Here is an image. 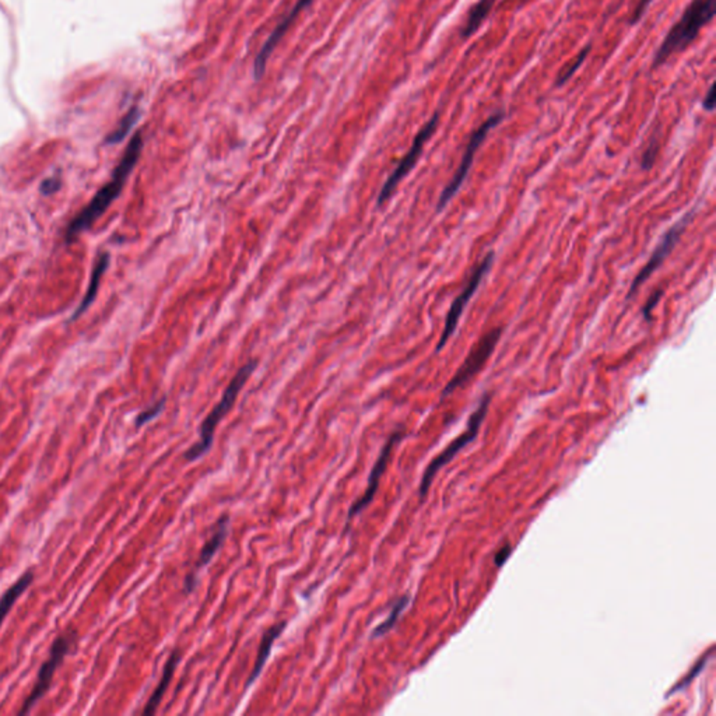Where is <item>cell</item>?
I'll list each match as a JSON object with an SVG mask.
<instances>
[{
  "label": "cell",
  "mask_w": 716,
  "mask_h": 716,
  "mask_svg": "<svg viewBox=\"0 0 716 716\" xmlns=\"http://www.w3.org/2000/svg\"><path fill=\"white\" fill-rule=\"evenodd\" d=\"M143 147L141 133H136L129 146L125 150L123 157L116 165L112 178L108 183H105L92 197V200L71 220V223L66 228V239L71 241L85 230H88L111 206V203L119 196L122 192L126 179L129 178L132 169L134 168Z\"/></svg>",
  "instance_id": "1"
},
{
  "label": "cell",
  "mask_w": 716,
  "mask_h": 716,
  "mask_svg": "<svg viewBox=\"0 0 716 716\" xmlns=\"http://www.w3.org/2000/svg\"><path fill=\"white\" fill-rule=\"evenodd\" d=\"M715 11V0H693L658 48L652 67L658 69L673 55L686 50L700 31L713 21Z\"/></svg>",
  "instance_id": "2"
},
{
  "label": "cell",
  "mask_w": 716,
  "mask_h": 716,
  "mask_svg": "<svg viewBox=\"0 0 716 716\" xmlns=\"http://www.w3.org/2000/svg\"><path fill=\"white\" fill-rule=\"evenodd\" d=\"M256 364H258L256 361H249L248 364H245L235 374V377L232 378V381L227 386V389H225L220 403L203 420V423L200 426V431H199V441L186 451L185 459L188 462H195V461L200 459L204 454H207L210 451L213 440H214V431H216L218 423L224 419V416L234 406L238 393L241 392V389L244 388V385L246 384V381L249 379V377L255 371Z\"/></svg>",
  "instance_id": "3"
},
{
  "label": "cell",
  "mask_w": 716,
  "mask_h": 716,
  "mask_svg": "<svg viewBox=\"0 0 716 716\" xmlns=\"http://www.w3.org/2000/svg\"><path fill=\"white\" fill-rule=\"evenodd\" d=\"M490 402H491V396L490 395H486L482 402L479 403L477 409L475 410V413L470 416L469 419V423H468V428L463 434H461L458 438H455L438 456H435L433 459V462L427 466L424 475H423V479H421V484H420V497L424 498L430 490V486L434 480V477L437 476V473L440 472V469L442 466H445L447 463H449L455 456L456 454H459V451H462L468 444H470L479 434V430L482 427V423L487 414V410H489V406H490Z\"/></svg>",
  "instance_id": "4"
},
{
  "label": "cell",
  "mask_w": 716,
  "mask_h": 716,
  "mask_svg": "<svg viewBox=\"0 0 716 716\" xmlns=\"http://www.w3.org/2000/svg\"><path fill=\"white\" fill-rule=\"evenodd\" d=\"M76 640H77L76 633L74 631H69V633H64V634L59 636L53 641V644L50 647L49 658L41 666V669L38 672V678H36L35 686H34L32 692L29 693V696L27 697V700L22 703V707H21V710L18 713L20 715L27 714L48 693L56 669L59 668V665L62 664L64 657L71 651V648L76 644Z\"/></svg>",
  "instance_id": "5"
},
{
  "label": "cell",
  "mask_w": 716,
  "mask_h": 716,
  "mask_svg": "<svg viewBox=\"0 0 716 716\" xmlns=\"http://www.w3.org/2000/svg\"><path fill=\"white\" fill-rule=\"evenodd\" d=\"M505 113L503 111L497 112V113H493L486 122H483L477 130L472 134L469 143H468V147L465 150V154L462 157V161L452 178V181L445 186V189L442 190L441 196H440V200H438V204H437V210L441 211L451 200L452 197L458 193V190L462 188L469 171H470V167L473 164V160H475V155L479 150V147L483 144V141L486 140L489 132L491 129H494L497 125L501 123V120L504 119Z\"/></svg>",
  "instance_id": "6"
},
{
  "label": "cell",
  "mask_w": 716,
  "mask_h": 716,
  "mask_svg": "<svg viewBox=\"0 0 716 716\" xmlns=\"http://www.w3.org/2000/svg\"><path fill=\"white\" fill-rule=\"evenodd\" d=\"M503 335V330L501 328H497V329H491L489 333H486L480 340L479 343L473 347V350L469 353V356L466 357V360L463 361V364L461 365V368L456 371V374L454 375V378L448 382V385L445 386L444 392H442V398H447L448 395H451L452 392H455L456 389L462 388L463 385H466L473 377L477 375V372L484 367V364L487 363V360L491 357L493 351L496 350L498 342H500V337Z\"/></svg>",
  "instance_id": "7"
},
{
  "label": "cell",
  "mask_w": 716,
  "mask_h": 716,
  "mask_svg": "<svg viewBox=\"0 0 716 716\" xmlns=\"http://www.w3.org/2000/svg\"><path fill=\"white\" fill-rule=\"evenodd\" d=\"M438 122H440V113L435 112L433 115V118L420 129V132L417 133V136H416L410 150L407 151V154L400 160V162L398 164L395 171L385 181V183H384V186H382V189L379 192L378 200H377L378 206L385 203L392 196V193L395 192V189L398 188L400 181L413 169V167L416 165L419 157L421 155V151H423L426 143L434 134V132H435V129L438 126Z\"/></svg>",
  "instance_id": "8"
},
{
  "label": "cell",
  "mask_w": 716,
  "mask_h": 716,
  "mask_svg": "<svg viewBox=\"0 0 716 716\" xmlns=\"http://www.w3.org/2000/svg\"><path fill=\"white\" fill-rule=\"evenodd\" d=\"M493 262H494V252H489L486 255V258L480 262V265L476 267V270L473 272L470 280L468 281V284L465 286V288L462 290V293L455 298V301L452 302L451 305V309L447 315V319H445V326H444V330H442V336L440 339V343L437 346V351L442 350V347L447 344V342L449 340V337L454 335V332L456 330V326L459 323V319L468 305V302L470 301V298L475 295V293L477 291L479 286L482 284V280L486 277V274L489 273V270L491 269L493 266Z\"/></svg>",
  "instance_id": "9"
},
{
  "label": "cell",
  "mask_w": 716,
  "mask_h": 716,
  "mask_svg": "<svg viewBox=\"0 0 716 716\" xmlns=\"http://www.w3.org/2000/svg\"><path fill=\"white\" fill-rule=\"evenodd\" d=\"M694 211H690L689 214H686L679 223H676L664 237V239L661 241V244L658 245V248L655 249V252L652 253V258L647 262V265L643 267V270L637 274V277L634 279L631 287H630V291L627 294V298H631L637 290L654 274V272L664 263V260L669 256V253L673 251V248L676 246L678 241L680 239L682 234L685 232L686 227L689 225V223L692 221V217H693Z\"/></svg>",
  "instance_id": "10"
},
{
  "label": "cell",
  "mask_w": 716,
  "mask_h": 716,
  "mask_svg": "<svg viewBox=\"0 0 716 716\" xmlns=\"http://www.w3.org/2000/svg\"><path fill=\"white\" fill-rule=\"evenodd\" d=\"M403 437H405V433H403V431H396V433H393V434L389 437V440H388V442L385 444V447L382 448V452H381L379 458L377 459V462H375V465H374V468H372V470H371V475H370V477H368V486H367V489H365V491H364L363 497H361V498H358V500H357V501L351 505V508H350V511H349V517H347V529H349V525H350L351 519H353V518H356L360 512H363V511H364V510H365V508H367V507L372 503V500H374V497H375V494H377V491H378V487H379V480H381V477H382V475H384V472H385V469H386V465H388V462H389V459H391L392 449H393V447H395V445H396V444H398V442H399Z\"/></svg>",
  "instance_id": "11"
},
{
  "label": "cell",
  "mask_w": 716,
  "mask_h": 716,
  "mask_svg": "<svg viewBox=\"0 0 716 716\" xmlns=\"http://www.w3.org/2000/svg\"><path fill=\"white\" fill-rule=\"evenodd\" d=\"M312 0H297V4L290 10V13L281 20V22L276 27V29L272 32V35L267 38V41L265 42V45L262 46V49L259 50L258 56L255 57V63H253V74H255V78L259 80L263 73H265V69H266V64H267V60L272 55V52L274 50V48L277 46V43L280 42V39L284 36V34L287 32V29L291 27V24L294 22L295 17L301 13V10L304 7H307Z\"/></svg>",
  "instance_id": "12"
},
{
  "label": "cell",
  "mask_w": 716,
  "mask_h": 716,
  "mask_svg": "<svg viewBox=\"0 0 716 716\" xmlns=\"http://www.w3.org/2000/svg\"><path fill=\"white\" fill-rule=\"evenodd\" d=\"M228 524H230V517L224 515L218 522H217V528L214 531V533L211 535V538L204 543L202 552H200V556L197 559V563H196V567L195 570L185 578V589H186V594H190L195 588H196V575L197 573L200 571V568H203L204 566H207L211 559L214 557V554L218 552V549L221 547V545L224 543L227 535H228Z\"/></svg>",
  "instance_id": "13"
},
{
  "label": "cell",
  "mask_w": 716,
  "mask_h": 716,
  "mask_svg": "<svg viewBox=\"0 0 716 716\" xmlns=\"http://www.w3.org/2000/svg\"><path fill=\"white\" fill-rule=\"evenodd\" d=\"M287 627V622H280L274 626H272L262 637V641H260V645H259V651H258V658H256V662L253 665V669H252V673L251 676L248 678V682H246V689L255 683V680L260 676L262 671H263V666L272 652V647L274 644V641L280 637V634L286 630Z\"/></svg>",
  "instance_id": "14"
},
{
  "label": "cell",
  "mask_w": 716,
  "mask_h": 716,
  "mask_svg": "<svg viewBox=\"0 0 716 716\" xmlns=\"http://www.w3.org/2000/svg\"><path fill=\"white\" fill-rule=\"evenodd\" d=\"M179 661H181V652L179 651H174L171 654V657L168 658L165 666H164L162 678H161L157 689L154 690V693L151 694L150 700L146 704V708L143 711L144 715H151L158 708V706H160V703H161V700H162V697H164V694H165V692H167V689H168V686H169V683L172 680V676L175 673V669H176Z\"/></svg>",
  "instance_id": "15"
},
{
  "label": "cell",
  "mask_w": 716,
  "mask_h": 716,
  "mask_svg": "<svg viewBox=\"0 0 716 716\" xmlns=\"http://www.w3.org/2000/svg\"><path fill=\"white\" fill-rule=\"evenodd\" d=\"M108 265H109V255L108 253H101L98 260L94 265L88 288H87V291L84 294V298H83L81 304L77 307V309H76V312L73 315V319H77V316H80L83 312H85L87 308H90V305L92 304V301H94V298L97 295V291H98L102 274L108 269Z\"/></svg>",
  "instance_id": "16"
},
{
  "label": "cell",
  "mask_w": 716,
  "mask_h": 716,
  "mask_svg": "<svg viewBox=\"0 0 716 716\" xmlns=\"http://www.w3.org/2000/svg\"><path fill=\"white\" fill-rule=\"evenodd\" d=\"M497 0H477L468 13V18L461 29L462 38H470L483 25L489 14L491 13Z\"/></svg>",
  "instance_id": "17"
},
{
  "label": "cell",
  "mask_w": 716,
  "mask_h": 716,
  "mask_svg": "<svg viewBox=\"0 0 716 716\" xmlns=\"http://www.w3.org/2000/svg\"><path fill=\"white\" fill-rule=\"evenodd\" d=\"M32 581H34V574L32 573H25L22 577H20L17 580V582L13 587H10L4 592V595L0 599V626L6 620L7 615L13 609L14 603L17 602V599L29 588Z\"/></svg>",
  "instance_id": "18"
},
{
  "label": "cell",
  "mask_w": 716,
  "mask_h": 716,
  "mask_svg": "<svg viewBox=\"0 0 716 716\" xmlns=\"http://www.w3.org/2000/svg\"><path fill=\"white\" fill-rule=\"evenodd\" d=\"M409 602H410V596H409V595L402 596V598H400V599H399V601L393 605L392 612H391V615L388 616V619H386L384 623H381V624H379V626L374 630L372 637H374V638H379V637L385 636L386 633H389V631L395 627V624L398 623V620H399L400 615H402V613H403V610L407 608Z\"/></svg>",
  "instance_id": "19"
},
{
  "label": "cell",
  "mask_w": 716,
  "mask_h": 716,
  "mask_svg": "<svg viewBox=\"0 0 716 716\" xmlns=\"http://www.w3.org/2000/svg\"><path fill=\"white\" fill-rule=\"evenodd\" d=\"M591 48H592L591 45H587V46H585V48H584V49L578 53V56L574 59V62H573L571 64H568V66L564 69V71H563L561 74H559L557 81H556V85H557V87H563V85H566V84L571 80V77H573V76H574V74L580 70V67L582 66V63L587 60V57H588V55H589Z\"/></svg>",
  "instance_id": "20"
},
{
  "label": "cell",
  "mask_w": 716,
  "mask_h": 716,
  "mask_svg": "<svg viewBox=\"0 0 716 716\" xmlns=\"http://www.w3.org/2000/svg\"><path fill=\"white\" fill-rule=\"evenodd\" d=\"M137 116H139V112H137V108H132L126 116L120 120V123L118 125L116 130L111 133V136L108 137V143H119L120 140H123V137L130 132V129L133 127V125L136 123L137 120Z\"/></svg>",
  "instance_id": "21"
},
{
  "label": "cell",
  "mask_w": 716,
  "mask_h": 716,
  "mask_svg": "<svg viewBox=\"0 0 716 716\" xmlns=\"http://www.w3.org/2000/svg\"><path fill=\"white\" fill-rule=\"evenodd\" d=\"M713 652H714V651H713V650H710V651H708V654H707L706 657H703V658L699 661V664H697V665H696V666L690 671V673H689V675H687L683 680H680V682L676 685V687H675V689H672L668 694H673V693L680 692L682 689H686V687H687V686L693 682V679H696V678L700 675V672H701V671H703V668L707 665L708 658L713 655Z\"/></svg>",
  "instance_id": "22"
},
{
  "label": "cell",
  "mask_w": 716,
  "mask_h": 716,
  "mask_svg": "<svg viewBox=\"0 0 716 716\" xmlns=\"http://www.w3.org/2000/svg\"><path fill=\"white\" fill-rule=\"evenodd\" d=\"M164 406H165V398H162L161 400H158L155 405H153L151 407L146 409L144 412H141V413L137 416V419H136V427L139 428V427L144 426L146 423L151 421L153 419H155V417H157V416L162 412Z\"/></svg>",
  "instance_id": "23"
},
{
  "label": "cell",
  "mask_w": 716,
  "mask_h": 716,
  "mask_svg": "<svg viewBox=\"0 0 716 716\" xmlns=\"http://www.w3.org/2000/svg\"><path fill=\"white\" fill-rule=\"evenodd\" d=\"M658 150H659V141H658V134H655L651 140L650 147L647 148V151L644 153V157H643V167L645 169H650L654 165V161L658 155Z\"/></svg>",
  "instance_id": "24"
},
{
  "label": "cell",
  "mask_w": 716,
  "mask_h": 716,
  "mask_svg": "<svg viewBox=\"0 0 716 716\" xmlns=\"http://www.w3.org/2000/svg\"><path fill=\"white\" fill-rule=\"evenodd\" d=\"M651 3H652V0H638V4H637V7L634 8L633 17H631V20H630V24H631V25H636V24H637V22H638V21L644 17V14H645V11H647V8L650 7V4H651Z\"/></svg>",
  "instance_id": "25"
},
{
  "label": "cell",
  "mask_w": 716,
  "mask_h": 716,
  "mask_svg": "<svg viewBox=\"0 0 716 716\" xmlns=\"http://www.w3.org/2000/svg\"><path fill=\"white\" fill-rule=\"evenodd\" d=\"M661 297H662V290H658L655 294H652V295L650 297L648 302L645 304V307H644V316H645V319H647V321H650V319H651V316H652V311H654V308L658 305V302H659Z\"/></svg>",
  "instance_id": "26"
},
{
  "label": "cell",
  "mask_w": 716,
  "mask_h": 716,
  "mask_svg": "<svg viewBox=\"0 0 716 716\" xmlns=\"http://www.w3.org/2000/svg\"><path fill=\"white\" fill-rule=\"evenodd\" d=\"M511 553H512V549H511V546H510V545H507V546L501 547V549L497 552L496 557H494V563H496V566H497V567H503V566L505 564V561L508 560V557L511 556Z\"/></svg>",
  "instance_id": "27"
},
{
  "label": "cell",
  "mask_w": 716,
  "mask_h": 716,
  "mask_svg": "<svg viewBox=\"0 0 716 716\" xmlns=\"http://www.w3.org/2000/svg\"><path fill=\"white\" fill-rule=\"evenodd\" d=\"M59 188V181L56 178H49V179H45L41 185V192L43 195H50L53 192H56V189Z\"/></svg>",
  "instance_id": "28"
},
{
  "label": "cell",
  "mask_w": 716,
  "mask_h": 716,
  "mask_svg": "<svg viewBox=\"0 0 716 716\" xmlns=\"http://www.w3.org/2000/svg\"><path fill=\"white\" fill-rule=\"evenodd\" d=\"M715 85L713 84V85L710 87V90H708V92H707L706 98H704L703 106H704L708 112H711V111H714V109H715Z\"/></svg>",
  "instance_id": "29"
}]
</instances>
